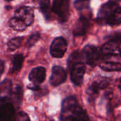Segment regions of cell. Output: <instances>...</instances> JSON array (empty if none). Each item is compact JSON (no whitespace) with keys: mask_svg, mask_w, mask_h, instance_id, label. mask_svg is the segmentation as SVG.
Here are the masks:
<instances>
[{"mask_svg":"<svg viewBox=\"0 0 121 121\" xmlns=\"http://www.w3.org/2000/svg\"><path fill=\"white\" fill-rule=\"evenodd\" d=\"M119 6L117 1L111 0L108 2L103 4L98 13L97 22L99 24H105L110 16L113 13V11Z\"/></svg>","mask_w":121,"mask_h":121,"instance_id":"2","label":"cell"},{"mask_svg":"<svg viewBox=\"0 0 121 121\" xmlns=\"http://www.w3.org/2000/svg\"><path fill=\"white\" fill-rule=\"evenodd\" d=\"M33 1L39 7L41 12L44 14L45 17L48 19L50 16L51 13L50 0H33Z\"/></svg>","mask_w":121,"mask_h":121,"instance_id":"14","label":"cell"},{"mask_svg":"<svg viewBox=\"0 0 121 121\" xmlns=\"http://www.w3.org/2000/svg\"><path fill=\"white\" fill-rule=\"evenodd\" d=\"M14 108L11 103L9 101L6 96H1L0 107V118L3 121H11L13 120Z\"/></svg>","mask_w":121,"mask_h":121,"instance_id":"5","label":"cell"},{"mask_svg":"<svg viewBox=\"0 0 121 121\" xmlns=\"http://www.w3.org/2000/svg\"><path fill=\"white\" fill-rule=\"evenodd\" d=\"M100 68L107 72H119L121 71V63L106 62L100 65Z\"/></svg>","mask_w":121,"mask_h":121,"instance_id":"17","label":"cell"},{"mask_svg":"<svg viewBox=\"0 0 121 121\" xmlns=\"http://www.w3.org/2000/svg\"><path fill=\"white\" fill-rule=\"evenodd\" d=\"M0 66H1V69H0V70H1V74H2L3 72H4V61H3V60L1 61V65H0Z\"/></svg>","mask_w":121,"mask_h":121,"instance_id":"25","label":"cell"},{"mask_svg":"<svg viewBox=\"0 0 121 121\" xmlns=\"http://www.w3.org/2000/svg\"><path fill=\"white\" fill-rule=\"evenodd\" d=\"M89 19L86 16L82 15L75 24L73 30V34L75 36L84 35L89 27Z\"/></svg>","mask_w":121,"mask_h":121,"instance_id":"11","label":"cell"},{"mask_svg":"<svg viewBox=\"0 0 121 121\" xmlns=\"http://www.w3.org/2000/svg\"><path fill=\"white\" fill-rule=\"evenodd\" d=\"M106 24L116 26L121 24V6H118L106 21Z\"/></svg>","mask_w":121,"mask_h":121,"instance_id":"15","label":"cell"},{"mask_svg":"<svg viewBox=\"0 0 121 121\" xmlns=\"http://www.w3.org/2000/svg\"><path fill=\"white\" fill-rule=\"evenodd\" d=\"M14 16L21 19L27 26H29L34 21V11L31 7L24 6L16 10Z\"/></svg>","mask_w":121,"mask_h":121,"instance_id":"8","label":"cell"},{"mask_svg":"<svg viewBox=\"0 0 121 121\" xmlns=\"http://www.w3.org/2000/svg\"><path fill=\"white\" fill-rule=\"evenodd\" d=\"M79 58V55L78 53V52H73L72 54V55L70 56L69 59V61H68V64L69 66H72L74 64H75L76 62H79L78 61V59Z\"/></svg>","mask_w":121,"mask_h":121,"instance_id":"23","label":"cell"},{"mask_svg":"<svg viewBox=\"0 0 121 121\" xmlns=\"http://www.w3.org/2000/svg\"><path fill=\"white\" fill-rule=\"evenodd\" d=\"M23 40V37H16V38H13L11 40H10L7 43L9 50L11 51H13V50H16L21 45Z\"/></svg>","mask_w":121,"mask_h":121,"instance_id":"19","label":"cell"},{"mask_svg":"<svg viewBox=\"0 0 121 121\" xmlns=\"http://www.w3.org/2000/svg\"><path fill=\"white\" fill-rule=\"evenodd\" d=\"M52 11L62 21H66L69 17V0H54Z\"/></svg>","mask_w":121,"mask_h":121,"instance_id":"3","label":"cell"},{"mask_svg":"<svg viewBox=\"0 0 121 121\" xmlns=\"http://www.w3.org/2000/svg\"><path fill=\"white\" fill-rule=\"evenodd\" d=\"M109 84V79L107 78H102L99 82H94L89 86L87 91V94L89 97H92L93 96L96 95L101 89H105Z\"/></svg>","mask_w":121,"mask_h":121,"instance_id":"13","label":"cell"},{"mask_svg":"<svg viewBox=\"0 0 121 121\" xmlns=\"http://www.w3.org/2000/svg\"><path fill=\"white\" fill-rule=\"evenodd\" d=\"M11 85L12 83L11 82V80L9 79H5L4 80L1 84V94H3L4 92L7 93V94H11Z\"/></svg>","mask_w":121,"mask_h":121,"instance_id":"21","label":"cell"},{"mask_svg":"<svg viewBox=\"0 0 121 121\" xmlns=\"http://www.w3.org/2000/svg\"><path fill=\"white\" fill-rule=\"evenodd\" d=\"M40 35L39 33H34V34H32V35L29 37L28 40H27V42H26V46L27 48H31L32 46H33V45L38 42V40L40 39Z\"/></svg>","mask_w":121,"mask_h":121,"instance_id":"22","label":"cell"},{"mask_svg":"<svg viewBox=\"0 0 121 121\" xmlns=\"http://www.w3.org/2000/svg\"><path fill=\"white\" fill-rule=\"evenodd\" d=\"M84 54L86 63L90 66H94L101 57V50L100 51L96 47L88 45L84 48Z\"/></svg>","mask_w":121,"mask_h":121,"instance_id":"7","label":"cell"},{"mask_svg":"<svg viewBox=\"0 0 121 121\" xmlns=\"http://www.w3.org/2000/svg\"><path fill=\"white\" fill-rule=\"evenodd\" d=\"M6 1H11V0H6Z\"/></svg>","mask_w":121,"mask_h":121,"instance_id":"29","label":"cell"},{"mask_svg":"<svg viewBox=\"0 0 121 121\" xmlns=\"http://www.w3.org/2000/svg\"><path fill=\"white\" fill-rule=\"evenodd\" d=\"M85 69V65L81 62H77L72 66L71 79L74 85L79 86L82 84Z\"/></svg>","mask_w":121,"mask_h":121,"instance_id":"6","label":"cell"},{"mask_svg":"<svg viewBox=\"0 0 121 121\" xmlns=\"http://www.w3.org/2000/svg\"><path fill=\"white\" fill-rule=\"evenodd\" d=\"M46 77V70L43 67H38L31 70L29 74V80L33 85H39L43 83Z\"/></svg>","mask_w":121,"mask_h":121,"instance_id":"10","label":"cell"},{"mask_svg":"<svg viewBox=\"0 0 121 121\" xmlns=\"http://www.w3.org/2000/svg\"><path fill=\"white\" fill-rule=\"evenodd\" d=\"M24 60V57L23 55H16L12 60V64H11V72L13 73L19 71L23 65Z\"/></svg>","mask_w":121,"mask_h":121,"instance_id":"18","label":"cell"},{"mask_svg":"<svg viewBox=\"0 0 121 121\" xmlns=\"http://www.w3.org/2000/svg\"><path fill=\"white\" fill-rule=\"evenodd\" d=\"M67 78V74L65 69L60 66H54L52 69V74L50 77V84L54 86H58L64 83Z\"/></svg>","mask_w":121,"mask_h":121,"instance_id":"9","label":"cell"},{"mask_svg":"<svg viewBox=\"0 0 121 121\" xmlns=\"http://www.w3.org/2000/svg\"><path fill=\"white\" fill-rule=\"evenodd\" d=\"M74 6L77 10L89 9L90 6V0H75Z\"/></svg>","mask_w":121,"mask_h":121,"instance_id":"20","label":"cell"},{"mask_svg":"<svg viewBox=\"0 0 121 121\" xmlns=\"http://www.w3.org/2000/svg\"><path fill=\"white\" fill-rule=\"evenodd\" d=\"M17 121H29V117L23 112H20L18 113L17 115V118H16Z\"/></svg>","mask_w":121,"mask_h":121,"instance_id":"24","label":"cell"},{"mask_svg":"<svg viewBox=\"0 0 121 121\" xmlns=\"http://www.w3.org/2000/svg\"><path fill=\"white\" fill-rule=\"evenodd\" d=\"M60 120L88 121L89 117L86 111L78 105L76 98L74 96H69L62 101Z\"/></svg>","mask_w":121,"mask_h":121,"instance_id":"1","label":"cell"},{"mask_svg":"<svg viewBox=\"0 0 121 121\" xmlns=\"http://www.w3.org/2000/svg\"><path fill=\"white\" fill-rule=\"evenodd\" d=\"M118 87H119V89H120V90H121V79H120V82H119Z\"/></svg>","mask_w":121,"mask_h":121,"instance_id":"26","label":"cell"},{"mask_svg":"<svg viewBox=\"0 0 121 121\" xmlns=\"http://www.w3.org/2000/svg\"><path fill=\"white\" fill-rule=\"evenodd\" d=\"M113 1H117V2H118V1H121V0H113Z\"/></svg>","mask_w":121,"mask_h":121,"instance_id":"28","label":"cell"},{"mask_svg":"<svg viewBox=\"0 0 121 121\" xmlns=\"http://www.w3.org/2000/svg\"><path fill=\"white\" fill-rule=\"evenodd\" d=\"M9 26L11 28L17 31H23L27 27L26 24L21 19L16 16L10 19Z\"/></svg>","mask_w":121,"mask_h":121,"instance_id":"16","label":"cell"},{"mask_svg":"<svg viewBox=\"0 0 121 121\" xmlns=\"http://www.w3.org/2000/svg\"><path fill=\"white\" fill-rule=\"evenodd\" d=\"M67 43L63 37L56 38L50 45V55L55 58L62 57L67 51Z\"/></svg>","mask_w":121,"mask_h":121,"instance_id":"4","label":"cell"},{"mask_svg":"<svg viewBox=\"0 0 121 121\" xmlns=\"http://www.w3.org/2000/svg\"><path fill=\"white\" fill-rule=\"evenodd\" d=\"M119 54H120V55L121 56V43L120 44V45H119Z\"/></svg>","mask_w":121,"mask_h":121,"instance_id":"27","label":"cell"},{"mask_svg":"<svg viewBox=\"0 0 121 121\" xmlns=\"http://www.w3.org/2000/svg\"><path fill=\"white\" fill-rule=\"evenodd\" d=\"M119 43L116 40H111L106 43L101 48V53L106 57L113 56L119 54Z\"/></svg>","mask_w":121,"mask_h":121,"instance_id":"12","label":"cell"}]
</instances>
